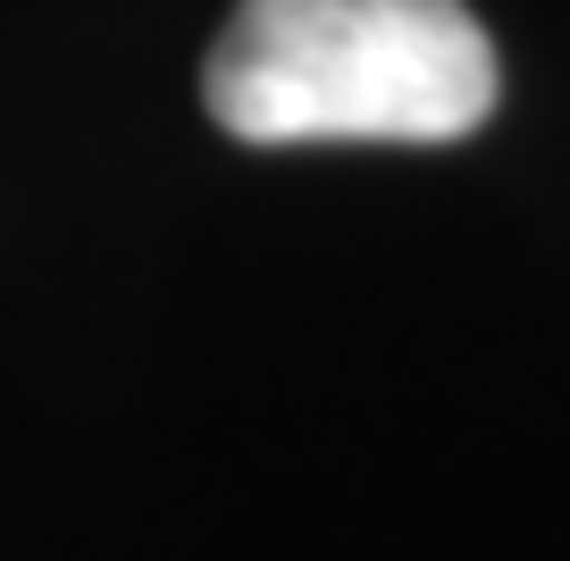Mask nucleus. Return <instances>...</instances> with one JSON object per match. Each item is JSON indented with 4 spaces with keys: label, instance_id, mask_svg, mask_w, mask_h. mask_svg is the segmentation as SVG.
<instances>
[{
    "label": "nucleus",
    "instance_id": "obj_1",
    "mask_svg": "<svg viewBox=\"0 0 570 561\" xmlns=\"http://www.w3.org/2000/svg\"><path fill=\"white\" fill-rule=\"evenodd\" d=\"M235 142H462L495 109V42L462 0H244L210 42Z\"/></svg>",
    "mask_w": 570,
    "mask_h": 561
}]
</instances>
